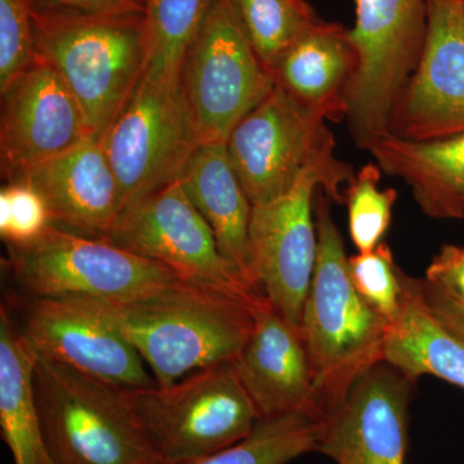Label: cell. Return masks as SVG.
<instances>
[{
	"instance_id": "1",
	"label": "cell",
	"mask_w": 464,
	"mask_h": 464,
	"mask_svg": "<svg viewBox=\"0 0 464 464\" xmlns=\"http://www.w3.org/2000/svg\"><path fill=\"white\" fill-rule=\"evenodd\" d=\"M265 299L258 293L182 282L142 299L109 304L158 386L232 362L246 346Z\"/></svg>"
},
{
	"instance_id": "2",
	"label": "cell",
	"mask_w": 464,
	"mask_h": 464,
	"mask_svg": "<svg viewBox=\"0 0 464 464\" xmlns=\"http://www.w3.org/2000/svg\"><path fill=\"white\" fill-rule=\"evenodd\" d=\"M328 197L319 190L317 255L301 331L314 373V404L326 422L351 384L384 360L390 325L359 295Z\"/></svg>"
},
{
	"instance_id": "3",
	"label": "cell",
	"mask_w": 464,
	"mask_h": 464,
	"mask_svg": "<svg viewBox=\"0 0 464 464\" xmlns=\"http://www.w3.org/2000/svg\"><path fill=\"white\" fill-rule=\"evenodd\" d=\"M33 389L52 464H161L127 389L34 353Z\"/></svg>"
},
{
	"instance_id": "4",
	"label": "cell",
	"mask_w": 464,
	"mask_h": 464,
	"mask_svg": "<svg viewBox=\"0 0 464 464\" xmlns=\"http://www.w3.org/2000/svg\"><path fill=\"white\" fill-rule=\"evenodd\" d=\"M228 157L252 206L283 197L314 173L324 194L343 203V185L355 172L335 154V140L326 119L301 105L275 85L271 93L234 128Z\"/></svg>"
},
{
	"instance_id": "5",
	"label": "cell",
	"mask_w": 464,
	"mask_h": 464,
	"mask_svg": "<svg viewBox=\"0 0 464 464\" xmlns=\"http://www.w3.org/2000/svg\"><path fill=\"white\" fill-rule=\"evenodd\" d=\"M32 14L35 57L56 70L102 139L145 74V17Z\"/></svg>"
},
{
	"instance_id": "6",
	"label": "cell",
	"mask_w": 464,
	"mask_h": 464,
	"mask_svg": "<svg viewBox=\"0 0 464 464\" xmlns=\"http://www.w3.org/2000/svg\"><path fill=\"white\" fill-rule=\"evenodd\" d=\"M3 273L8 295L79 297L123 304L157 295L188 280L166 266L108 240L48 228L38 239L5 244Z\"/></svg>"
},
{
	"instance_id": "7",
	"label": "cell",
	"mask_w": 464,
	"mask_h": 464,
	"mask_svg": "<svg viewBox=\"0 0 464 464\" xmlns=\"http://www.w3.org/2000/svg\"><path fill=\"white\" fill-rule=\"evenodd\" d=\"M128 395L161 464L190 463L231 447L261 420L232 362Z\"/></svg>"
},
{
	"instance_id": "8",
	"label": "cell",
	"mask_w": 464,
	"mask_h": 464,
	"mask_svg": "<svg viewBox=\"0 0 464 464\" xmlns=\"http://www.w3.org/2000/svg\"><path fill=\"white\" fill-rule=\"evenodd\" d=\"M430 0H355L350 32L356 69L346 94L348 130L369 150L391 133L402 91L426 43Z\"/></svg>"
},
{
	"instance_id": "9",
	"label": "cell",
	"mask_w": 464,
	"mask_h": 464,
	"mask_svg": "<svg viewBox=\"0 0 464 464\" xmlns=\"http://www.w3.org/2000/svg\"><path fill=\"white\" fill-rule=\"evenodd\" d=\"M179 88L201 142L226 145L234 128L271 93L232 0H215L183 58Z\"/></svg>"
},
{
	"instance_id": "10",
	"label": "cell",
	"mask_w": 464,
	"mask_h": 464,
	"mask_svg": "<svg viewBox=\"0 0 464 464\" xmlns=\"http://www.w3.org/2000/svg\"><path fill=\"white\" fill-rule=\"evenodd\" d=\"M2 306L36 355L121 389L157 386L105 302L79 297H23L7 293Z\"/></svg>"
},
{
	"instance_id": "11",
	"label": "cell",
	"mask_w": 464,
	"mask_h": 464,
	"mask_svg": "<svg viewBox=\"0 0 464 464\" xmlns=\"http://www.w3.org/2000/svg\"><path fill=\"white\" fill-rule=\"evenodd\" d=\"M101 141L121 186L123 208L179 181L203 145L179 84L145 76Z\"/></svg>"
},
{
	"instance_id": "12",
	"label": "cell",
	"mask_w": 464,
	"mask_h": 464,
	"mask_svg": "<svg viewBox=\"0 0 464 464\" xmlns=\"http://www.w3.org/2000/svg\"><path fill=\"white\" fill-rule=\"evenodd\" d=\"M106 240L166 266L188 282L258 293L222 257L213 231L179 181L123 208Z\"/></svg>"
},
{
	"instance_id": "13",
	"label": "cell",
	"mask_w": 464,
	"mask_h": 464,
	"mask_svg": "<svg viewBox=\"0 0 464 464\" xmlns=\"http://www.w3.org/2000/svg\"><path fill=\"white\" fill-rule=\"evenodd\" d=\"M319 188V177L304 174L283 197L253 206L250 217L253 285L298 328L315 270L317 232L313 201Z\"/></svg>"
},
{
	"instance_id": "14",
	"label": "cell",
	"mask_w": 464,
	"mask_h": 464,
	"mask_svg": "<svg viewBox=\"0 0 464 464\" xmlns=\"http://www.w3.org/2000/svg\"><path fill=\"white\" fill-rule=\"evenodd\" d=\"M0 94V168L5 182L93 136L74 94L38 57Z\"/></svg>"
},
{
	"instance_id": "15",
	"label": "cell",
	"mask_w": 464,
	"mask_h": 464,
	"mask_svg": "<svg viewBox=\"0 0 464 464\" xmlns=\"http://www.w3.org/2000/svg\"><path fill=\"white\" fill-rule=\"evenodd\" d=\"M464 133V3L430 0L422 57L398 101L391 134L430 141Z\"/></svg>"
},
{
	"instance_id": "16",
	"label": "cell",
	"mask_w": 464,
	"mask_h": 464,
	"mask_svg": "<svg viewBox=\"0 0 464 464\" xmlns=\"http://www.w3.org/2000/svg\"><path fill=\"white\" fill-rule=\"evenodd\" d=\"M414 382L384 360L369 368L329 415L317 451L338 464H405Z\"/></svg>"
},
{
	"instance_id": "17",
	"label": "cell",
	"mask_w": 464,
	"mask_h": 464,
	"mask_svg": "<svg viewBox=\"0 0 464 464\" xmlns=\"http://www.w3.org/2000/svg\"><path fill=\"white\" fill-rule=\"evenodd\" d=\"M16 179L44 198L54 227L81 237L108 239L123 210L121 186L94 136L12 181Z\"/></svg>"
},
{
	"instance_id": "18",
	"label": "cell",
	"mask_w": 464,
	"mask_h": 464,
	"mask_svg": "<svg viewBox=\"0 0 464 464\" xmlns=\"http://www.w3.org/2000/svg\"><path fill=\"white\" fill-rule=\"evenodd\" d=\"M232 364L259 418L293 411L320 418L314 404L313 365L301 328L267 299L259 302L252 334Z\"/></svg>"
},
{
	"instance_id": "19",
	"label": "cell",
	"mask_w": 464,
	"mask_h": 464,
	"mask_svg": "<svg viewBox=\"0 0 464 464\" xmlns=\"http://www.w3.org/2000/svg\"><path fill=\"white\" fill-rule=\"evenodd\" d=\"M355 69L350 32L320 20L284 52L271 75L275 85L301 105L326 121H341Z\"/></svg>"
},
{
	"instance_id": "20",
	"label": "cell",
	"mask_w": 464,
	"mask_h": 464,
	"mask_svg": "<svg viewBox=\"0 0 464 464\" xmlns=\"http://www.w3.org/2000/svg\"><path fill=\"white\" fill-rule=\"evenodd\" d=\"M179 181L213 231L222 257L249 288L258 292L249 266L253 206L232 168L226 145L203 143L183 168Z\"/></svg>"
},
{
	"instance_id": "21",
	"label": "cell",
	"mask_w": 464,
	"mask_h": 464,
	"mask_svg": "<svg viewBox=\"0 0 464 464\" xmlns=\"http://www.w3.org/2000/svg\"><path fill=\"white\" fill-rule=\"evenodd\" d=\"M382 172L402 179L427 216L459 219L464 204V133L430 141L387 134L368 150Z\"/></svg>"
},
{
	"instance_id": "22",
	"label": "cell",
	"mask_w": 464,
	"mask_h": 464,
	"mask_svg": "<svg viewBox=\"0 0 464 464\" xmlns=\"http://www.w3.org/2000/svg\"><path fill=\"white\" fill-rule=\"evenodd\" d=\"M404 306L389 328L384 362L413 381L433 375L464 390V341L433 315L420 280L404 274Z\"/></svg>"
},
{
	"instance_id": "23",
	"label": "cell",
	"mask_w": 464,
	"mask_h": 464,
	"mask_svg": "<svg viewBox=\"0 0 464 464\" xmlns=\"http://www.w3.org/2000/svg\"><path fill=\"white\" fill-rule=\"evenodd\" d=\"M0 431L14 464H52L33 389V353L0 308Z\"/></svg>"
},
{
	"instance_id": "24",
	"label": "cell",
	"mask_w": 464,
	"mask_h": 464,
	"mask_svg": "<svg viewBox=\"0 0 464 464\" xmlns=\"http://www.w3.org/2000/svg\"><path fill=\"white\" fill-rule=\"evenodd\" d=\"M325 422L308 411L261 418L246 439L185 464H288L319 450Z\"/></svg>"
},
{
	"instance_id": "25",
	"label": "cell",
	"mask_w": 464,
	"mask_h": 464,
	"mask_svg": "<svg viewBox=\"0 0 464 464\" xmlns=\"http://www.w3.org/2000/svg\"><path fill=\"white\" fill-rule=\"evenodd\" d=\"M215 0H143L148 63L145 78L179 84L183 58Z\"/></svg>"
},
{
	"instance_id": "26",
	"label": "cell",
	"mask_w": 464,
	"mask_h": 464,
	"mask_svg": "<svg viewBox=\"0 0 464 464\" xmlns=\"http://www.w3.org/2000/svg\"><path fill=\"white\" fill-rule=\"evenodd\" d=\"M232 3L256 53L270 74L284 52L320 21L306 0H232Z\"/></svg>"
},
{
	"instance_id": "27",
	"label": "cell",
	"mask_w": 464,
	"mask_h": 464,
	"mask_svg": "<svg viewBox=\"0 0 464 464\" xmlns=\"http://www.w3.org/2000/svg\"><path fill=\"white\" fill-rule=\"evenodd\" d=\"M382 169L377 163L366 164L348 185L346 203L351 240L359 253L371 252L382 243L398 199L393 188L381 190Z\"/></svg>"
},
{
	"instance_id": "28",
	"label": "cell",
	"mask_w": 464,
	"mask_h": 464,
	"mask_svg": "<svg viewBox=\"0 0 464 464\" xmlns=\"http://www.w3.org/2000/svg\"><path fill=\"white\" fill-rule=\"evenodd\" d=\"M351 280L359 295L389 325L404 306V273L393 261L390 246L381 243L371 252L348 258Z\"/></svg>"
},
{
	"instance_id": "29",
	"label": "cell",
	"mask_w": 464,
	"mask_h": 464,
	"mask_svg": "<svg viewBox=\"0 0 464 464\" xmlns=\"http://www.w3.org/2000/svg\"><path fill=\"white\" fill-rule=\"evenodd\" d=\"M44 198L25 181H8L0 190V237L5 244H25L52 227Z\"/></svg>"
},
{
	"instance_id": "30",
	"label": "cell",
	"mask_w": 464,
	"mask_h": 464,
	"mask_svg": "<svg viewBox=\"0 0 464 464\" xmlns=\"http://www.w3.org/2000/svg\"><path fill=\"white\" fill-rule=\"evenodd\" d=\"M35 60L29 0H0V91Z\"/></svg>"
},
{
	"instance_id": "31",
	"label": "cell",
	"mask_w": 464,
	"mask_h": 464,
	"mask_svg": "<svg viewBox=\"0 0 464 464\" xmlns=\"http://www.w3.org/2000/svg\"><path fill=\"white\" fill-rule=\"evenodd\" d=\"M33 14L48 16L121 17L145 12L143 0H29Z\"/></svg>"
},
{
	"instance_id": "32",
	"label": "cell",
	"mask_w": 464,
	"mask_h": 464,
	"mask_svg": "<svg viewBox=\"0 0 464 464\" xmlns=\"http://www.w3.org/2000/svg\"><path fill=\"white\" fill-rule=\"evenodd\" d=\"M424 280L464 304V246H442L427 267Z\"/></svg>"
},
{
	"instance_id": "33",
	"label": "cell",
	"mask_w": 464,
	"mask_h": 464,
	"mask_svg": "<svg viewBox=\"0 0 464 464\" xmlns=\"http://www.w3.org/2000/svg\"><path fill=\"white\" fill-rule=\"evenodd\" d=\"M420 293L427 307L440 323L464 341V304L426 280H420Z\"/></svg>"
},
{
	"instance_id": "34",
	"label": "cell",
	"mask_w": 464,
	"mask_h": 464,
	"mask_svg": "<svg viewBox=\"0 0 464 464\" xmlns=\"http://www.w3.org/2000/svg\"><path fill=\"white\" fill-rule=\"evenodd\" d=\"M459 219H464V204L462 206V209H460V217Z\"/></svg>"
},
{
	"instance_id": "35",
	"label": "cell",
	"mask_w": 464,
	"mask_h": 464,
	"mask_svg": "<svg viewBox=\"0 0 464 464\" xmlns=\"http://www.w3.org/2000/svg\"><path fill=\"white\" fill-rule=\"evenodd\" d=\"M463 3H464V0H463Z\"/></svg>"
}]
</instances>
